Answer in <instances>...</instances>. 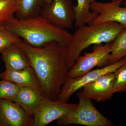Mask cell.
<instances>
[{
	"label": "cell",
	"mask_w": 126,
	"mask_h": 126,
	"mask_svg": "<svg viewBox=\"0 0 126 126\" xmlns=\"http://www.w3.org/2000/svg\"><path fill=\"white\" fill-rule=\"evenodd\" d=\"M114 80L113 73L106 74L84 86L82 92L86 96L97 102L105 101L112 97Z\"/></svg>",
	"instance_id": "cell-11"
},
{
	"label": "cell",
	"mask_w": 126,
	"mask_h": 126,
	"mask_svg": "<svg viewBox=\"0 0 126 126\" xmlns=\"http://www.w3.org/2000/svg\"><path fill=\"white\" fill-rule=\"evenodd\" d=\"M16 10L15 0H0V24L14 18Z\"/></svg>",
	"instance_id": "cell-19"
},
{
	"label": "cell",
	"mask_w": 126,
	"mask_h": 126,
	"mask_svg": "<svg viewBox=\"0 0 126 126\" xmlns=\"http://www.w3.org/2000/svg\"><path fill=\"white\" fill-rule=\"evenodd\" d=\"M46 0H15L16 18L19 19L39 15Z\"/></svg>",
	"instance_id": "cell-15"
},
{
	"label": "cell",
	"mask_w": 126,
	"mask_h": 126,
	"mask_svg": "<svg viewBox=\"0 0 126 126\" xmlns=\"http://www.w3.org/2000/svg\"><path fill=\"white\" fill-rule=\"evenodd\" d=\"M19 88L16 84L2 79L0 81V99L15 102Z\"/></svg>",
	"instance_id": "cell-18"
},
{
	"label": "cell",
	"mask_w": 126,
	"mask_h": 126,
	"mask_svg": "<svg viewBox=\"0 0 126 126\" xmlns=\"http://www.w3.org/2000/svg\"><path fill=\"white\" fill-rule=\"evenodd\" d=\"M44 98L38 90L28 87H20L14 102L33 117Z\"/></svg>",
	"instance_id": "cell-14"
},
{
	"label": "cell",
	"mask_w": 126,
	"mask_h": 126,
	"mask_svg": "<svg viewBox=\"0 0 126 126\" xmlns=\"http://www.w3.org/2000/svg\"><path fill=\"white\" fill-rule=\"evenodd\" d=\"M78 104L44 98L33 116V126H45L74 111Z\"/></svg>",
	"instance_id": "cell-8"
},
{
	"label": "cell",
	"mask_w": 126,
	"mask_h": 126,
	"mask_svg": "<svg viewBox=\"0 0 126 126\" xmlns=\"http://www.w3.org/2000/svg\"><path fill=\"white\" fill-rule=\"evenodd\" d=\"M21 40L10 31L4 24H0V53L9 46L16 44Z\"/></svg>",
	"instance_id": "cell-20"
},
{
	"label": "cell",
	"mask_w": 126,
	"mask_h": 126,
	"mask_svg": "<svg viewBox=\"0 0 126 126\" xmlns=\"http://www.w3.org/2000/svg\"><path fill=\"white\" fill-rule=\"evenodd\" d=\"M4 24L25 43L34 47H42L55 42L67 47L72 34L53 24L42 16L19 19L14 17Z\"/></svg>",
	"instance_id": "cell-2"
},
{
	"label": "cell",
	"mask_w": 126,
	"mask_h": 126,
	"mask_svg": "<svg viewBox=\"0 0 126 126\" xmlns=\"http://www.w3.org/2000/svg\"><path fill=\"white\" fill-rule=\"evenodd\" d=\"M53 0H46V3H50V2H52Z\"/></svg>",
	"instance_id": "cell-22"
},
{
	"label": "cell",
	"mask_w": 126,
	"mask_h": 126,
	"mask_svg": "<svg viewBox=\"0 0 126 126\" xmlns=\"http://www.w3.org/2000/svg\"><path fill=\"white\" fill-rule=\"evenodd\" d=\"M126 56V29L121 32L112 42L108 64L119 61Z\"/></svg>",
	"instance_id": "cell-17"
},
{
	"label": "cell",
	"mask_w": 126,
	"mask_h": 126,
	"mask_svg": "<svg viewBox=\"0 0 126 126\" xmlns=\"http://www.w3.org/2000/svg\"><path fill=\"white\" fill-rule=\"evenodd\" d=\"M0 53L6 69L18 70L31 66L27 55L16 44L9 46Z\"/></svg>",
	"instance_id": "cell-13"
},
{
	"label": "cell",
	"mask_w": 126,
	"mask_h": 126,
	"mask_svg": "<svg viewBox=\"0 0 126 126\" xmlns=\"http://www.w3.org/2000/svg\"><path fill=\"white\" fill-rule=\"evenodd\" d=\"M77 0V5L74 6L75 26L79 27L86 24H90L98 15L90 9L91 4L97 0Z\"/></svg>",
	"instance_id": "cell-16"
},
{
	"label": "cell",
	"mask_w": 126,
	"mask_h": 126,
	"mask_svg": "<svg viewBox=\"0 0 126 126\" xmlns=\"http://www.w3.org/2000/svg\"><path fill=\"white\" fill-rule=\"evenodd\" d=\"M113 73V94L126 92V63L120 67Z\"/></svg>",
	"instance_id": "cell-21"
},
{
	"label": "cell",
	"mask_w": 126,
	"mask_h": 126,
	"mask_svg": "<svg viewBox=\"0 0 126 126\" xmlns=\"http://www.w3.org/2000/svg\"><path fill=\"white\" fill-rule=\"evenodd\" d=\"M74 6L72 0H53L45 3L40 15L57 27L71 28L75 20Z\"/></svg>",
	"instance_id": "cell-7"
},
{
	"label": "cell",
	"mask_w": 126,
	"mask_h": 126,
	"mask_svg": "<svg viewBox=\"0 0 126 126\" xmlns=\"http://www.w3.org/2000/svg\"><path fill=\"white\" fill-rule=\"evenodd\" d=\"M126 63V56L116 63L101 68L91 70L82 77L76 78L67 77L56 101L67 102L71 96L78 90L82 89L84 86L96 80L103 75L114 73Z\"/></svg>",
	"instance_id": "cell-6"
},
{
	"label": "cell",
	"mask_w": 126,
	"mask_h": 126,
	"mask_svg": "<svg viewBox=\"0 0 126 126\" xmlns=\"http://www.w3.org/2000/svg\"><path fill=\"white\" fill-rule=\"evenodd\" d=\"M33 121L16 102L0 99V126H33Z\"/></svg>",
	"instance_id": "cell-10"
},
{
	"label": "cell",
	"mask_w": 126,
	"mask_h": 126,
	"mask_svg": "<svg viewBox=\"0 0 126 126\" xmlns=\"http://www.w3.org/2000/svg\"><path fill=\"white\" fill-rule=\"evenodd\" d=\"M67 46L66 59L69 69L74 65L83 50L92 45L112 42L126 28L119 23L109 22L78 27Z\"/></svg>",
	"instance_id": "cell-3"
},
{
	"label": "cell",
	"mask_w": 126,
	"mask_h": 126,
	"mask_svg": "<svg viewBox=\"0 0 126 126\" xmlns=\"http://www.w3.org/2000/svg\"><path fill=\"white\" fill-rule=\"evenodd\" d=\"M123 4H124L126 6V0L124 1L123 2Z\"/></svg>",
	"instance_id": "cell-23"
},
{
	"label": "cell",
	"mask_w": 126,
	"mask_h": 126,
	"mask_svg": "<svg viewBox=\"0 0 126 126\" xmlns=\"http://www.w3.org/2000/svg\"><path fill=\"white\" fill-rule=\"evenodd\" d=\"M1 73L0 72V78H1Z\"/></svg>",
	"instance_id": "cell-24"
},
{
	"label": "cell",
	"mask_w": 126,
	"mask_h": 126,
	"mask_svg": "<svg viewBox=\"0 0 126 126\" xmlns=\"http://www.w3.org/2000/svg\"><path fill=\"white\" fill-rule=\"evenodd\" d=\"M112 42L94 45L93 51L79 55L74 65L69 69L67 77L76 78L82 77L90 72L95 67L108 65V59L111 51Z\"/></svg>",
	"instance_id": "cell-5"
},
{
	"label": "cell",
	"mask_w": 126,
	"mask_h": 126,
	"mask_svg": "<svg viewBox=\"0 0 126 126\" xmlns=\"http://www.w3.org/2000/svg\"><path fill=\"white\" fill-rule=\"evenodd\" d=\"M124 0H111L110 2L96 1L90 5V10L98 15L90 24L116 22L126 29V7L121 5Z\"/></svg>",
	"instance_id": "cell-9"
},
{
	"label": "cell",
	"mask_w": 126,
	"mask_h": 126,
	"mask_svg": "<svg viewBox=\"0 0 126 126\" xmlns=\"http://www.w3.org/2000/svg\"><path fill=\"white\" fill-rule=\"evenodd\" d=\"M77 107L68 115L57 120L58 126L79 124L87 126H113L112 122L103 116L94 106L92 100L82 91L77 93Z\"/></svg>",
	"instance_id": "cell-4"
},
{
	"label": "cell",
	"mask_w": 126,
	"mask_h": 126,
	"mask_svg": "<svg viewBox=\"0 0 126 126\" xmlns=\"http://www.w3.org/2000/svg\"><path fill=\"white\" fill-rule=\"evenodd\" d=\"M1 78L16 84L20 87L33 88L41 92V86L31 66L18 70L6 69L1 73Z\"/></svg>",
	"instance_id": "cell-12"
},
{
	"label": "cell",
	"mask_w": 126,
	"mask_h": 126,
	"mask_svg": "<svg viewBox=\"0 0 126 126\" xmlns=\"http://www.w3.org/2000/svg\"><path fill=\"white\" fill-rule=\"evenodd\" d=\"M16 44L27 55L39 82L44 98L56 100L69 70L66 59L67 47L55 42L43 47H34L22 40Z\"/></svg>",
	"instance_id": "cell-1"
}]
</instances>
